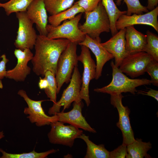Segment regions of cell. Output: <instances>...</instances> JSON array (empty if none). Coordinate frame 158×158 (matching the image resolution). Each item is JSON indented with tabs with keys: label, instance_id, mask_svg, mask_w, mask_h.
Listing matches in <instances>:
<instances>
[{
	"label": "cell",
	"instance_id": "cb8c5ba5",
	"mask_svg": "<svg viewBox=\"0 0 158 158\" xmlns=\"http://www.w3.org/2000/svg\"><path fill=\"white\" fill-rule=\"evenodd\" d=\"M33 0H10L4 3H0V7L3 8L7 16L12 13L26 12Z\"/></svg>",
	"mask_w": 158,
	"mask_h": 158
},
{
	"label": "cell",
	"instance_id": "83f0119b",
	"mask_svg": "<svg viewBox=\"0 0 158 158\" xmlns=\"http://www.w3.org/2000/svg\"><path fill=\"white\" fill-rule=\"evenodd\" d=\"M44 77L48 83L47 87L44 89L45 92L50 101L53 104L57 102V87L55 76L51 72L48 71L45 73Z\"/></svg>",
	"mask_w": 158,
	"mask_h": 158
},
{
	"label": "cell",
	"instance_id": "4316f807",
	"mask_svg": "<svg viewBox=\"0 0 158 158\" xmlns=\"http://www.w3.org/2000/svg\"><path fill=\"white\" fill-rule=\"evenodd\" d=\"M147 43L143 51L150 55L154 60L158 61V37L147 30L146 32Z\"/></svg>",
	"mask_w": 158,
	"mask_h": 158
},
{
	"label": "cell",
	"instance_id": "7c38bea8",
	"mask_svg": "<svg viewBox=\"0 0 158 158\" xmlns=\"http://www.w3.org/2000/svg\"><path fill=\"white\" fill-rule=\"evenodd\" d=\"M153 59L144 51L129 54L123 59L118 68L123 73L134 78L144 75L147 64Z\"/></svg>",
	"mask_w": 158,
	"mask_h": 158
},
{
	"label": "cell",
	"instance_id": "836d02e7",
	"mask_svg": "<svg viewBox=\"0 0 158 158\" xmlns=\"http://www.w3.org/2000/svg\"><path fill=\"white\" fill-rule=\"evenodd\" d=\"M138 94L146 95L152 97L158 101V91L152 89L147 91L142 90H137Z\"/></svg>",
	"mask_w": 158,
	"mask_h": 158
},
{
	"label": "cell",
	"instance_id": "f546056e",
	"mask_svg": "<svg viewBox=\"0 0 158 158\" xmlns=\"http://www.w3.org/2000/svg\"><path fill=\"white\" fill-rule=\"evenodd\" d=\"M147 72L151 77V84L158 86V61L152 60L147 64L146 68Z\"/></svg>",
	"mask_w": 158,
	"mask_h": 158
},
{
	"label": "cell",
	"instance_id": "d590c367",
	"mask_svg": "<svg viewBox=\"0 0 158 158\" xmlns=\"http://www.w3.org/2000/svg\"><path fill=\"white\" fill-rule=\"evenodd\" d=\"M48 85V82L47 80L44 78H42L40 77L38 86L40 89H45L47 87Z\"/></svg>",
	"mask_w": 158,
	"mask_h": 158
},
{
	"label": "cell",
	"instance_id": "8fae6325",
	"mask_svg": "<svg viewBox=\"0 0 158 158\" xmlns=\"http://www.w3.org/2000/svg\"><path fill=\"white\" fill-rule=\"evenodd\" d=\"M123 97L122 94L111 95L110 102L117 110L119 120L116 125L122 132V144L127 145L133 142L135 139L130 122L129 116L130 111L127 106H124L123 104Z\"/></svg>",
	"mask_w": 158,
	"mask_h": 158
},
{
	"label": "cell",
	"instance_id": "9c48e42d",
	"mask_svg": "<svg viewBox=\"0 0 158 158\" xmlns=\"http://www.w3.org/2000/svg\"><path fill=\"white\" fill-rule=\"evenodd\" d=\"M18 94L23 98L28 105V107L24 108L23 112L28 115L27 118L31 123L41 127L50 125L51 123L58 121L56 114L49 116L45 113L42 106V102L44 100L36 101L31 99L23 90L18 91Z\"/></svg>",
	"mask_w": 158,
	"mask_h": 158
},
{
	"label": "cell",
	"instance_id": "6da1fadb",
	"mask_svg": "<svg viewBox=\"0 0 158 158\" xmlns=\"http://www.w3.org/2000/svg\"><path fill=\"white\" fill-rule=\"evenodd\" d=\"M70 42L65 39H52L37 35L35 54L31 60L33 72L37 75L44 76L46 72L50 71L55 76L59 57Z\"/></svg>",
	"mask_w": 158,
	"mask_h": 158
},
{
	"label": "cell",
	"instance_id": "d4e9b609",
	"mask_svg": "<svg viewBox=\"0 0 158 158\" xmlns=\"http://www.w3.org/2000/svg\"><path fill=\"white\" fill-rule=\"evenodd\" d=\"M75 0H44V2L47 11L52 15L71 7Z\"/></svg>",
	"mask_w": 158,
	"mask_h": 158
},
{
	"label": "cell",
	"instance_id": "ac0fdd59",
	"mask_svg": "<svg viewBox=\"0 0 158 158\" xmlns=\"http://www.w3.org/2000/svg\"><path fill=\"white\" fill-rule=\"evenodd\" d=\"M26 13L32 22L36 24L40 35L47 36L48 17L44 0H33L28 8Z\"/></svg>",
	"mask_w": 158,
	"mask_h": 158
},
{
	"label": "cell",
	"instance_id": "d6a6232c",
	"mask_svg": "<svg viewBox=\"0 0 158 158\" xmlns=\"http://www.w3.org/2000/svg\"><path fill=\"white\" fill-rule=\"evenodd\" d=\"M0 57L2 60L0 61V88H2L3 85L2 80L5 77L7 71L6 69V64L9 60L7 58L5 54L2 55Z\"/></svg>",
	"mask_w": 158,
	"mask_h": 158
},
{
	"label": "cell",
	"instance_id": "5bb4252c",
	"mask_svg": "<svg viewBox=\"0 0 158 158\" xmlns=\"http://www.w3.org/2000/svg\"><path fill=\"white\" fill-rule=\"evenodd\" d=\"M14 53L17 59V63L14 68L6 71L5 77L16 82H23L30 73L31 69L28 64L32 59L33 54L28 48L23 50L16 49Z\"/></svg>",
	"mask_w": 158,
	"mask_h": 158
},
{
	"label": "cell",
	"instance_id": "277c9868",
	"mask_svg": "<svg viewBox=\"0 0 158 158\" xmlns=\"http://www.w3.org/2000/svg\"><path fill=\"white\" fill-rule=\"evenodd\" d=\"M77 45L70 42L59 57L55 76L57 94L64 83H68L70 81L74 68L78 66Z\"/></svg>",
	"mask_w": 158,
	"mask_h": 158
},
{
	"label": "cell",
	"instance_id": "44dd1931",
	"mask_svg": "<svg viewBox=\"0 0 158 158\" xmlns=\"http://www.w3.org/2000/svg\"><path fill=\"white\" fill-rule=\"evenodd\" d=\"M78 138L83 140L86 143L87 151L85 158H109V152L105 148L103 144L97 145L90 140L88 136L84 133Z\"/></svg>",
	"mask_w": 158,
	"mask_h": 158
},
{
	"label": "cell",
	"instance_id": "ffe728a7",
	"mask_svg": "<svg viewBox=\"0 0 158 158\" xmlns=\"http://www.w3.org/2000/svg\"><path fill=\"white\" fill-rule=\"evenodd\" d=\"M152 148L150 142H144L141 138H137L127 145V158H151L147 152Z\"/></svg>",
	"mask_w": 158,
	"mask_h": 158
},
{
	"label": "cell",
	"instance_id": "52a82bcc",
	"mask_svg": "<svg viewBox=\"0 0 158 158\" xmlns=\"http://www.w3.org/2000/svg\"><path fill=\"white\" fill-rule=\"evenodd\" d=\"M58 121L51 123L50 130L48 134L49 142L71 147L75 139L83 133L82 130L73 125H65Z\"/></svg>",
	"mask_w": 158,
	"mask_h": 158
},
{
	"label": "cell",
	"instance_id": "7a4b0ae2",
	"mask_svg": "<svg viewBox=\"0 0 158 158\" xmlns=\"http://www.w3.org/2000/svg\"><path fill=\"white\" fill-rule=\"evenodd\" d=\"M110 65L112 71L111 82L106 86L94 89L95 92L107 93L110 95L127 92L135 95L137 92V87L151 84L150 80L146 78H129L115 65L113 61H111Z\"/></svg>",
	"mask_w": 158,
	"mask_h": 158
},
{
	"label": "cell",
	"instance_id": "ba28073f",
	"mask_svg": "<svg viewBox=\"0 0 158 158\" xmlns=\"http://www.w3.org/2000/svg\"><path fill=\"white\" fill-rule=\"evenodd\" d=\"M19 25L14 45L16 48L22 50L26 48L33 49L37 35L33 27V23L28 17L26 12L16 13Z\"/></svg>",
	"mask_w": 158,
	"mask_h": 158
},
{
	"label": "cell",
	"instance_id": "1f68e13d",
	"mask_svg": "<svg viewBox=\"0 0 158 158\" xmlns=\"http://www.w3.org/2000/svg\"><path fill=\"white\" fill-rule=\"evenodd\" d=\"M127 154V145L122 144L114 150L109 152V158H125Z\"/></svg>",
	"mask_w": 158,
	"mask_h": 158
},
{
	"label": "cell",
	"instance_id": "7402d4cb",
	"mask_svg": "<svg viewBox=\"0 0 158 158\" xmlns=\"http://www.w3.org/2000/svg\"><path fill=\"white\" fill-rule=\"evenodd\" d=\"M85 12L84 9L75 2L71 7L48 17V22L53 26L56 27L62 22L74 18L77 14Z\"/></svg>",
	"mask_w": 158,
	"mask_h": 158
},
{
	"label": "cell",
	"instance_id": "e0dca14e",
	"mask_svg": "<svg viewBox=\"0 0 158 158\" xmlns=\"http://www.w3.org/2000/svg\"><path fill=\"white\" fill-rule=\"evenodd\" d=\"M80 45H84L90 49L95 56L96 68L95 79H98L101 76L103 67L105 63L114 58L101 44V39H93L85 35L84 40L79 43Z\"/></svg>",
	"mask_w": 158,
	"mask_h": 158
},
{
	"label": "cell",
	"instance_id": "d6986e66",
	"mask_svg": "<svg viewBox=\"0 0 158 158\" xmlns=\"http://www.w3.org/2000/svg\"><path fill=\"white\" fill-rule=\"evenodd\" d=\"M125 29L126 49L128 54L143 51L147 43L146 35L137 30L134 25Z\"/></svg>",
	"mask_w": 158,
	"mask_h": 158
},
{
	"label": "cell",
	"instance_id": "3957f363",
	"mask_svg": "<svg viewBox=\"0 0 158 158\" xmlns=\"http://www.w3.org/2000/svg\"><path fill=\"white\" fill-rule=\"evenodd\" d=\"M85 13V21L79 28L85 35L93 39H99L101 33L110 31L109 18L101 1L94 10Z\"/></svg>",
	"mask_w": 158,
	"mask_h": 158
},
{
	"label": "cell",
	"instance_id": "603a6c76",
	"mask_svg": "<svg viewBox=\"0 0 158 158\" xmlns=\"http://www.w3.org/2000/svg\"><path fill=\"white\" fill-rule=\"evenodd\" d=\"M101 2L108 16L110 31L113 36L118 32L116 27L117 20L121 16L126 14L127 11L119 10L113 0H101Z\"/></svg>",
	"mask_w": 158,
	"mask_h": 158
},
{
	"label": "cell",
	"instance_id": "8d00e7d4",
	"mask_svg": "<svg viewBox=\"0 0 158 158\" xmlns=\"http://www.w3.org/2000/svg\"><path fill=\"white\" fill-rule=\"evenodd\" d=\"M5 136L4 133L3 131H0V140L4 138Z\"/></svg>",
	"mask_w": 158,
	"mask_h": 158
},
{
	"label": "cell",
	"instance_id": "4dcf8cb0",
	"mask_svg": "<svg viewBox=\"0 0 158 158\" xmlns=\"http://www.w3.org/2000/svg\"><path fill=\"white\" fill-rule=\"evenodd\" d=\"M101 0H79L76 2L84 10L88 12L94 10Z\"/></svg>",
	"mask_w": 158,
	"mask_h": 158
},
{
	"label": "cell",
	"instance_id": "4fadbf2b",
	"mask_svg": "<svg viewBox=\"0 0 158 158\" xmlns=\"http://www.w3.org/2000/svg\"><path fill=\"white\" fill-rule=\"evenodd\" d=\"M158 6L144 14H133L128 16L123 14L117 20L116 27L118 31L131 25H149L158 32Z\"/></svg>",
	"mask_w": 158,
	"mask_h": 158
},
{
	"label": "cell",
	"instance_id": "f1b7e54d",
	"mask_svg": "<svg viewBox=\"0 0 158 158\" xmlns=\"http://www.w3.org/2000/svg\"><path fill=\"white\" fill-rule=\"evenodd\" d=\"M122 0L125 2L127 7V15L130 16L135 13L142 14L143 12L149 11L146 7L141 4L139 0H117L116 4L118 6L120 5Z\"/></svg>",
	"mask_w": 158,
	"mask_h": 158
},
{
	"label": "cell",
	"instance_id": "9a60e30c",
	"mask_svg": "<svg viewBox=\"0 0 158 158\" xmlns=\"http://www.w3.org/2000/svg\"><path fill=\"white\" fill-rule=\"evenodd\" d=\"M83 107L82 100L73 102V108L71 111L66 112L62 111L56 114L58 117V120L86 131L96 133V130L90 126L83 116L82 112Z\"/></svg>",
	"mask_w": 158,
	"mask_h": 158
},
{
	"label": "cell",
	"instance_id": "8992f818",
	"mask_svg": "<svg viewBox=\"0 0 158 158\" xmlns=\"http://www.w3.org/2000/svg\"><path fill=\"white\" fill-rule=\"evenodd\" d=\"M70 82L68 86L64 90L60 100L53 104L49 109L48 113L49 115H54L60 112V108L63 106L62 111H64L70 107L72 102L82 100L80 97L82 80L78 66L74 68Z\"/></svg>",
	"mask_w": 158,
	"mask_h": 158
},
{
	"label": "cell",
	"instance_id": "2e32d148",
	"mask_svg": "<svg viewBox=\"0 0 158 158\" xmlns=\"http://www.w3.org/2000/svg\"><path fill=\"white\" fill-rule=\"evenodd\" d=\"M125 31V28L121 29L108 41L101 43L102 46L113 56L114 63L118 67L128 55L126 49Z\"/></svg>",
	"mask_w": 158,
	"mask_h": 158
},
{
	"label": "cell",
	"instance_id": "30bf717a",
	"mask_svg": "<svg viewBox=\"0 0 158 158\" xmlns=\"http://www.w3.org/2000/svg\"><path fill=\"white\" fill-rule=\"evenodd\" d=\"M80 46L81 51L80 55L78 56V59L83 64L84 69L81 78L80 97L82 100L85 101L88 107L90 103L89 85L90 81L95 78L96 66L91 57L89 49L85 46Z\"/></svg>",
	"mask_w": 158,
	"mask_h": 158
},
{
	"label": "cell",
	"instance_id": "5b68a950",
	"mask_svg": "<svg viewBox=\"0 0 158 158\" xmlns=\"http://www.w3.org/2000/svg\"><path fill=\"white\" fill-rule=\"evenodd\" d=\"M82 13H80L72 18L64 21L63 23L56 27L47 24V37L52 39H65L77 44L81 42L85 36V34L79 28Z\"/></svg>",
	"mask_w": 158,
	"mask_h": 158
},
{
	"label": "cell",
	"instance_id": "e575fe53",
	"mask_svg": "<svg viewBox=\"0 0 158 158\" xmlns=\"http://www.w3.org/2000/svg\"><path fill=\"white\" fill-rule=\"evenodd\" d=\"M147 4L146 7L150 11L154 9L157 6L158 0H147Z\"/></svg>",
	"mask_w": 158,
	"mask_h": 158
},
{
	"label": "cell",
	"instance_id": "484cf974",
	"mask_svg": "<svg viewBox=\"0 0 158 158\" xmlns=\"http://www.w3.org/2000/svg\"><path fill=\"white\" fill-rule=\"evenodd\" d=\"M58 151L57 150L52 149L44 152H37L34 149L32 151L28 152L12 154L7 153L0 148V152L2 154L0 158H44Z\"/></svg>",
	"mask_w": 158,
	"mask_h": 158
}]
</instances>
